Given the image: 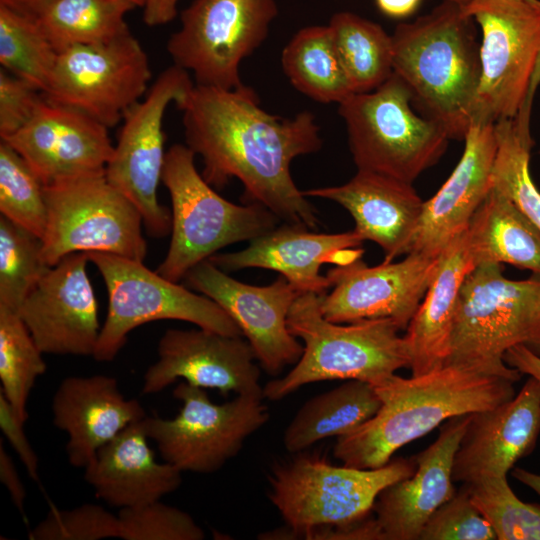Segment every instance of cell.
<instances>
[{
    "label": "cell",
    "mask_w": 540,
    "mask_h": 540,
    "mask_svg": "<svg viewBox=\"0 0 540 540\" xmlns=\"http://www.w3.org/2000/svg\"><path fill=\"white\" fill-rule=\"evenodd\" d=\"M302 192L345 208L354 219V231L363 241L376 243L387 262L407 254L424 205L411 183L363 170L340 186Z\"/></svg>",
    "instance_id": "484cf974"
},
{
    "label": "cell",
    "mask_w": 540,
    "mask_h": 540,
    "mask_svg": "<svg viewBox=\"0 0 540 540\" xmlns=\"http://www.w3.org/2000/svg\"><path fill=\"white\" fill-rule=\"evenodd\" d=\"M149 58L130 29L98 43L58 52L46 100L84 112L106 127L141 100L151 79Z\"/></svg>",
    "instance_id": "9a60e30c"
},
{
    "label": "cell",
    "mask_w": 540,
    "mask_h": 540,
    "mask_svg": "<svg viewBox=\"0 0 540 540\" xmlns=\"http://www.w3.org/2000/svg\"><path fill=\"white\" fill-rule=\"evenodd\" d=\"M498 540H540V505L518 498L507 477L465 484Z\"/></svg>",
    "instance_id": "f35d334b"
},
{
    "label": "cell",
    "mask_w": 540,
    "mask_h": 540,
    "mask_svg": "<svg viewBox=\"0 0 540 540\" xmlns=\"http://www.w3.org/2000/svg\"><path fill=\"white\" fill-rule=\"evenodd\" d=\"M451 1L459 5L462 9H465L479 0H451ZM532 1H535V0H532Z\"/></svg>",
    "instance_id": "f5cc1de1"
},
{
    "label": "cell",
    "mask_w": 540,
    "mask_h": 540,
    "mask_svg": "<svg viewBox=\"0 0 540 540\" xmlns=\"http://www.w3.org/2000/svg\"><path fill=\"white\" fill-rule=\"evenodd\" d=\"M357 170L413 182L442 157L446 130L414 111L406 83L393 74L376 89L338 104Z\"/></svg>",
    "instance_id": "ba28073f"
},
{
    "label": "cell",
    "mask_w": 540,
    "mask_h": 540,
    "mask_svg": "<svg viewBox=\"0 0 540 540\" xmlns=\"http://www.w3.org/2000/svg\"><path fill=\"white\" fill-rule=\"evenodd\" d=\"M22 421L9 403L4 394L0 391V428L16 454L21 459L28 474L35 481H38L39 461L26 434Z\"/></svg>",
    "instance_id": "ee69618b"
},
{
    "label": "cell",
    "mask_w": 540,
    "mask_h": 540,
    "mask_svg": "<svg viewBox=\"0 0 540 540\" xmlns=\"http://www.w3.org/2000/svg\"><path fill=\"white\" fill-rule=\"evenodd\" d=\"M514 384L456 364L409 378L394 374L374 386L381 401L375 415L337 437L334 457L349 467H382L397 450L448 419L511 399L515 395Z\"/></svg>",
    "instance_id": "7a4b0ae2"
},
{
    "label": "cell",
    "mask_w": 540,
    "mask_h": 540,
    "mask_svg": "<svg viewBox=\"0 0 540 540\" xmlns=\"http://www.w3.org/2000/svg\"><path fill=\"white\" fill-rule=\"evenodd\" d=\"M47 223L42 237L52 267L76 252H102L143 261L147 243L135 205L105 173L45 185Z\"/></svg>",
    "instance_id": "30bf717a"
},
{
    "label": "cell",
    "mask_w": 540,
    "mask_h": 540,
    "mask_svg": "<svg viewBox=\"0 0 540 540\" xmlns=\"http://www.w3.org/2000/svg\"><path fill=\"white\" fill-rule=\"evenodd\" d=\"M363 240L354 231L317 233L303 225L283 223L249 241L236 252L208 260L229 273L246 268L278 272L301 293H327L331 284L320 274L323 264L345 265L362 258Z\"/></svg>",
    "instance_id": "44dd1931"
},
{
    "label": "cell",
    "mask_w": 540,
    "mask_h": 540,
    "mask_svg": "<svg viewBox=\"0 0 540 540\" xmlns=\"http://www.w3.org/2000/svg\"><path fill=\"white\" fill-rule=\"evenodd\" d=\"M539 433L540 383L529 377L511 399L471 414L454 458V482L507 477L533 451Z\"/></svg>",
    "instance_id": "7402d4cb"
},
{
    "label": "cell",
    "mask_w": 540,
    "mask_h": 540,
    "mask_svg": "<svg viewBox=\"0 0 540 540\" xmlns=\"http://www.w3.org/2000/svg\"><path fill=\"white\" fill-rule=\"evenodd\" d=\"M43 354L18 312L0 308V391L24 422L31 390L47 369Z\"/></svg>",
    "instance_id": "e575fe53"
},
{
    "label": "cell",
    "mask_w": 540,
    "mask_h": 540,
    "mask_svg": "<svg viewBox=\"0 0 540 540\" xmlns=\"http://www.w3.org/2000/svg\"><path fill=\"white\" fill-rule=\"evenodd\" d=\"M58 52L28 15L0 4V63L42 93L50 83Z\"/></svg>",
    "instance_id": "d590c367"
},
{
    "label": "cell",
    "mask_w": 540,
    "mask_h": 540,
    "mask_svg": "<svg viewBox=\"0 0 540 540\" xmlns=\"http://www.w3.org/2000/svg\"><path fill=\"white\" fill-rule=\"evenodd\" d=\"M127 0H46L30 14L57 52L103 42L129 29Z\"/></svg>",
    "instance_id": "1f68e13d"
},
{
    "label": "cell",
    "mask_w": 540,
    "mask_h": 540,
    "mask_svg": "<svg viewBox=\"0 0 540 540\" xmlns=\"http://www.w3.org/2000/svg\"><path fill=\"white\" fill-rule=\"evenodd\" d=\"M179 0H145L143 20L149 26H159L172 21L177 15Z\"/></svg>",
    "instance_id": "7dc6e473"
},
{
    "label": "cell",
    "mask_w": 540,
    "mask_h": 540,
    "mask_svg": "<svg viewBox=\"0 0 540 540\" xmlns=\"http://www.w3.org/2000/svg\"><path fill=\"white\" fill-rule=\"evenodd\" d=\"M49 268L42 239L0 215V308L18 312Z\"/></svg>",
    "instance_id": "8d00e7d4"
},
{
    "label": "cell",
    "mask_w": 540,
    "mask_h": 540,
    "mask_svg": "<svg viewBox=\"0 0 540 540\" xmlns=\"http://www.w3.org/2000/svg\"><path fill=\"white\" fill-rule=\"evenodd\" d=\"M46 0H0V4L24 14H30Z\"/></svg>",
    "instance_id": "f907efd6"
},
{
    "label": "cell",
    "mask_w": 540,
    "mask_h": 540,
    "mask_svg": "<svg viewBox=\"0 0 540 540\" xmlns=\"http://www.w3.org/2000/svg\"><path fill=\"white\" fill-rule=\"evenodd\" d=\"M415 469L414 458H396L373 469L335 466L309 454L278 463L268 477V497L286 528L264 532L258 538L287 539L320 526L351 527L370 516L384 488L410 477Z\"/></svg>",
    "instance_id": "8992f818"
},
{
    "label": "cell",
    "mask_w": 540,
    "mask_h": 540,
    "mask_svg": "<svg viewBox=\"0 0 540 540\" xmlns=\"http://www.w3.org/2000/svg\"><path fill=\"white\" fill-rule=\"evenodd\" d=\"M158 360L143 377L142 394L161 392L178 378L223 394L263 393L255 353L241 336L198 327L168 329L159 340Z\"/></svg>",
    "instance_id": "d6986e66"
},
{
    "label": "cell",
    "mask_w": 540,
    "mask_h": 540,
    "mask_svg": "<svg viewBox=\"0 0 540 540\" xmlns=\"http://www.w3.org/2000/svg\"><path fill=\"white\" fill-rule=\"evenodd\" d=\"M393 72L409 87L413 107L450 140H464L481 74L474 19L444 0L392 34Z\"/></svg>",
    "instance_id": "3957f363"
},
{
    "label": "cell",
    "mask_w": 540,
    "mask_h": 540,
    "mask_svg": "<svg viewBox=\"0 0 540 540\" xmlns=\"http://www.w3.org/2000/svg\"><path fill=\"white\" fill-rule=\"evenodd\" d=\"M187 286L215 301L234 320L250 343L261 367L273 376L295 364L303 345L287 326L289 310L303 293L279 274L266 286L240 282L210 260L184 277Z\"/></svg>",
    "instance_id": "2e32d148"
},
{
    "label": "cell",
    "mask_w": 540,
    "mask_h": 540,
    "mask_svg": "<svg viewBox=\"0 0 540 540\" xmlns=\"http://www.w3.org/2000/svg\"><path fill=\"white\" fill-rule=\"evenodd\" d=\"M496 534L463 487L427 520L419 540H493Z\"/></svg>",
    "instance_id": "b9f144b4"
},
{
    "label": "cell",
    "mask_w": 540,
    "mask_h": 540,
    "mask_svg": "<svg viewBox=\"0 0 540 540\" xmlns=\"http://www.w3.org/2000/svg\"><path fill=\"white\" fill-rule=\"evenodd\" d=\"M512 475L516 480H518L522 484L535 491L538 495H540V474L528 471L523 468H515L512 471Z\"/></svg>",
    "instance_id": "681fc988"
},
{
    "label": "cell",
    "mask_w": 540,
    "mask_h": 540,
    "mask_svg": "<svg viewBox=\"0 0 540 540\" xmlns=\"http://www.w3.org/2000/svg\"><path fill=\"white\" fill-rule=\"evenodd\" d=\"M127 1L133 3L136 7L137 6L143 7L145 0H127Z\"/></svg>",
    "instance_id": "db71d44e"
},
{
    "label": "cell",
    "mask_w": 540,
    "mask_h": 540,
    "mask_svg": "<svg viewBox=\"0 0 540 540\" xmlns=\"http://www.w3.org/2000/svg\"><path fill=\"white\" fill-rule=\"evenodd\" d=\"M186 145L202 158V176L222 189L237 178L250 203L269 209L281 221L317 228L316 209L296 186L290 165L322 147L315 116L290 118L268 113L256 92L242 85L222 89L194 85L184 103Z\"/></svg>",
    "instance_id": "6da1fadb"
},
{
    "label": "cell",
    "mask_w": 540,
    "mask_h": 540,
    "mask_svg": "<svg viewBox=\"0 0 540 540\" xmlns=\"http://www.w3.org/2000/svg\"><path fill=\"white\" fill-rule=\"evenodd\" d=\"M148 439L142 419L98 450L84 468V478L98 499L122 509L160 500L179 488L182 471L157 462Z\"/></svg>",
    "instance_id": "4316f807"
},
{
    "label": "cell",
    "mask_w": 540,
    "mask_h": 540,
    "mask_svg": "<svg viewBox=\"0 0 540 540\" xmlns=\"http://www.w3.org/2000/svg\"><path fill=\"white\" fill-rule=\"evenodd\" d=\"M31 540H100L120 538L118 515L86 503L68 510L52 508L28 535Z\"/></svg>",
    "instance_id": "60d3db41"
},
{
    "label": "cell",
    "mask_w": 540,
    "mask_h": 540,
    "mask_svg": "<svg viewBox=\"0 0 540 540\" xmlns=\"http://www.w3.org/2000/svg\"><path fill=\"white\" fill-rule=\"evenodd\" d=\"M87 255L108 293L107 315L92 355L96 361H112L128 334L151 321L181 320L224 335H243L215 301L150 270L143 261L102 252Z\"/></svg>",
    "instance_id": "9c48e42d"
},
{
    "label": "cell",
    "mask_w": 540,
    "mask_h": 540,
    "mask_svg": "<svg viewBox=\"0 0 540 540\" xmlns=\"http://www.w3.org/2000/svg\"><path fill=\"white\" fill-rule=\"evenodd\" d=\"M380 404L373 385L348 380L302 405L284 431V447L301 453L322 439L343 436L373 417Z\"/></svg>",
    "instance_id": "f546056e"
},
{
    "label": "cell",
    "mask_w": 540,
    "mask_h": 540,
    "mask_svg": "<svg viewBox=\"0 0 540 540\" xmlns=\"http://www.w3.org/2000/svg\"><path fill=\"white\" fill-rule=\"evenodd\" d=\"M53 424L68 436L69 463L86 468L98 450L147 415L140 402L127 399L118 381L107 375L70 376L55 391Z\"/></svg>",
    "instance_id": "d4e9b609"
},
{
    "label": "cell",
    "mask_w": 540,
    "mask_h": 540,
    "mask_svg": "<svg viewBox=\"0 0 540 540\" xmlns=\"http://www.w3.org/2000/svg\"><path fill=\"white\" fill-rule=\"evenodd\" d=\"M540 86V53L535 65V69L532 75L529 92H528V99H527V107L532 108L533 99L536 93V90Z\"/></svg>",
    "instance_id": "816d5d0a"
},
{
    "label": "cell",
    "mask_w": 540,
    "mask_h": 540,
    "mask_svg": "<svg viewBox=\"0 0 540 540\" xmlns=\"http://www.w3.org/2000/svg\"><path fill=\"white\" fill-rule=\"evenodd\" d=\"M0 212L41 239L47 223L45 185L27 161L0 141Z\"/></svg>",
    "instance_id": "74e56055"
},
{
    "label": "cell",
    "mask_w": 540,
    "mask_h": 540,
    "mask_svg": "<svg viewBox=\"0 0 540 540\" xmlns=\"http://www.w3.org/2000/svg\"><path fill=\"white\" fill-rule=\"evenodd\" d=\"M0 480L8 490L14 505L24 516L26 490L11 456L3 447L2 441L0 442Z\"/></svg>",
    "instance_id": "f6af8a7d"
},
{
    "label": "cell",
    "mask_w": 540,
    "mask_h": 540,
    "mask_svg": "<svg viewBox=\"0 0 540 540\" xmlns=\"http://www.w3.org/2000/svg\"><path fill=\"white\" fill-rule=\"evenodd\" d=\"M474 267L509 264L540 276V231L506 194L491 187L467 227Z\"/></svg>",
    "instance_id": "f1b7e54d"
},
{
    "label": "cell",
    "mask_w": 540,
    "mask_h": 540,
    "mask_svg": "<svg viewBox=\"0 0 540 540\" xmlns=\"http://www.w3.org/2000/svg\"><path fill=\"white\" fill-rule=\"evenodd\" d=\"M375 5L384 16L402 20L412 16L423 0H374Z\"/></svg>",
    "instance_id": "c3c4849f"
},
{
    "label": "cell",
    "mask_w": 540,
    "mask_h": 540,
    "mask_svg": "<svg viewBox=\"0 0 540 540\" xmlns=\"http://www.w3.org/2000/svg\"><path fill=\"white\" fill-rule=\"evenodd\" d=\"M123 540H202L205 534L190 514L160 500L122 508L118 513Z\"/></svg>",
    "instance_id": "ab89813d"
},
{
    "label": "cell",
    "mask_w": 540,
    "mask_h": 540,
    "mask_svg": "<svg viewBox=\"0 0 540 540\" xmlns=\"http://www.w3.org/2000/svg\"><path fill=\"white\" fill-rule=\"evenodd\" d=\"M277 14L275 0H194L182 11L167 51L195 85L238 88L241 62L264 42Z\"/></svg>",
    "instance_id": "5bb4252c"
},
{
    "label": "cell",
    "mask_w": 540,
    "mask_h": 540,
    "mask_svg": "<svg viewBox=\"0 0 540 540\" xmlns=\"http://www.w3.org/2000/svg\"><path fill=\"white\" fill-rule=\"evenodd\" d=\"M328 25L354 93L372 91L393 74L392 35L382 26L347 11Z\"/></svg>",
    "instance_id": "d6a6232c"
},
{
    "label": "cell",
    "mask_w": 540,
    "mask_h": 540,
    "mask_svg": "<svg viewBox=\"0 0 540 540\" xmlns=\"http://www.w3.org/2000/svg\"><path fill=\"white\" fill-rule=\"evenodd\" d=\"M439 256L411 252L399 262L368 266L362 259L335 265L326 276L332 291L321 295L322 315L334 323L388 318L406 330L433 276Z\"/></svg>",
    "instance_id": "e0dca14e"
},
{
    "label": "cell",
    "mask_w": 540,
    "mask_h": 540,
    "mask_svg": "<svg viewBox=\"0 0 540 540\" xmlns=\"http://www.w3.org/2000/svg\"><path fill=\"white\" fill-rule=\"evenodd\" d=\"M463 11L481 29V74L472 119L531 114L527 99L540 53V0H479Z\"/></svg>",
    "instance_id": "8fae6325"
},
{
    "label": "cell",
    "mask_w": 540,
    "mask_h": 540,
    "mask_svg": "<svg viewBox=\"0 0 540 540\" xmlns=\"http://www.w3.org/2000/svg\"><path fill=\"white\" fill-rule=\"evenodd\" d=\"M504 362L522 375L526 374L540 383V356L527 347L517 345L509 348L504 356Z\"/></svg>",
    "instance_id": "bcb514c9"
},
{
    "label": "cell",
    "mask_w": 540,
    "mask_h": 540,
    "mask_svg": "<svg viewBox=\"0 0 540 540\" xmlns=\"http://www.w3.org/2000/svg\"><path fill=\"white\" fill-rule=\"evenodd\" d=\"M464 143L461 158L450 176L431 198L424 201L407 254L439 256L456 235L467 229L491 189L497 152L495 123L472 119Z\"/></svg>",
    "instance_id": "cb8c5ba5"
},
{
    "label": "cell",
    "mask_w": 540,
    "mask_h": 540,
    "mask_svg": "<svg viewBox=\"0 0 540 540\" xmlns=\"http://www.w3.org/2000/svg\"><path fill=\"white\" fill-rule=\"evenodd\" d=\"M173 396L182 403L173 419L146 416L143 424L163 460L182 472H216L270 418L263 393L238 394L215 404L204 388L184 381Z\"/></svg>",
    "instance_id": "4fadbf2b"
},
{
    "label": "cell",
    "mask_w": 540,
    "mask_h": 540,
    "mask_svg": "<svg viewBox=\"0 0 540 540\" xmlns=\"http://www.w3.org/2000/svg\"><path fill=\"white\" fill-rule=\"evenodd\" d=\"M539 154H540V152H539Z\"/></svg>",
    "instance_id": "11a10c76"
},
{
    "label": "cell",
    "mask_w": 540,
    "mask_h": 540,
    "mask_svg": "<svg viewBox=\"0 0 540 540\" xmlns=\"http://www.w3.org/2000/svg\"><path fill=\"white\" fill-rule=\"evenodd\" d=\"M195 83L189 72L172 65L163 70L144 97L123 115L111 159L105 168L107 181L140 212L153 238L171 232V211L159 203L158 186L166 152L164 115L167 107L181 106Z\"/></svg>",
    "instance_id": "7c38bea8"
},
{
    "label": "cell",
    "mask_w": 540,
    "mask_h": 540,
    "mask_svg": "<svg viewBox=\"0 0 540 540\" xmlns=\"http://www.w3.org/2000/svg\"><path fill=\"white\" fill-rule=\"evenodd\" d=\"M517 345L540 356V276L512 280L503 274L502 264L475 266L459 292L446 364L516 383L522 374L503 356Z\"/></svg>",
    "instance_id": "5b68a950"
},
{
    "label": "cell",
    "mask_w": 540,
    "mask_h": 540,
    "mask_svg": "<svg viewBox=\"0 0 540 540\" xmlns=\"http://www.w3.org/2000/svg\"><path fill=\"white\" fill-rule=\"evenodd\" d=\"M473 268L466 229L440 253L433 279L403 336L412 376L426 374L446 364L459 292Z\"/></svg>",
    "instance_id": "83f0119b"
},
{
    "label": "cell",
    "mask_w": 540,
    "mask_h": 540,
    "mask_svg": "<svg viewBox=\"0 0 540 540\" xmlns=\"http://www.w3.org/2000/svg\"><path fill=\"white\" fill-rule=\"evenodd\" d=\"M195 155L187 145L174 144L162 170L172 204L171 240L156 271L174 282L220 249L251 241L280 221L261 204L238 205L220 196L197 171Z\"/></svg>",
    "instance_id": "52a82bcc"
},
{
    "label": "cell",
    "mask_w": 540,
    "mask_h": 540,
    "mask_svg": "<svg viewBox=\"0 0 540 540\" xmlns=\"http://www.w3.org/2000/svg\"><path fill=\"white\" fill-rule=\"evenodd\" d=\"M44 185L105 173L114 145L108 127L44 97L32 119L7 139Z\"/></svg>",
    "instance_id": "ffe728a7"
},
{
    "label": "cell",
    "mask_w": 540,
    "mask_h": 540,
    "mask_svg": "<svg viewBox=\"0 0 540 540\" xmlns=\"http://www.w3.org/2000/svg\"><path fill=\"white\" fill-rule=\"evenodd\" d=\"M283 71L300 93L321 103H341L354 93L329 25L300 29L281 55Z\"/></svg>",
    "instance_id": "4dcf8cb0"
},
{
    "label": "cell",
    "mask_w": 540,
    "mask_h": 540,
    "mask_svg": "<svg viewBox=\"0 0 540 540\" xmlns=\"http://www.w3.org/2000/svg\"><path fill=\"white\" fill-rule=\"evenodd\" d=\"M86 252L50 267L18 314L44 354L92 356L101 331Z\"/></svg>",
    "instance_id": "ac0fdd59"
},
{
    "label": "cell",
    "mask_w": 540,
    "mask_h": 540,
    "mask_svg": "<svg viewBox=\"0 0 540 540\" xmlns=\"http://www.w3.org/2000/svg\"><path fill=\"white\" fill-rule=\"evenodd\" d=\"M470 417L445 421L437 439L414 457V473L380 492L372 510L379 540H419L430 516L456 493L454 458Z\"/></svg>",
    "instance_id": "603a6c76"
},
{
    "label": "cell",
    "mask_w": 540,
    "mask_h": 540,
    "mask_svg": "<svg viewBox=\"0 0 540 540\" xmlns=\"http://www.w3.org/2000/svg\"><path fill=\"white\" fill-rule=\"evenodd\" d=\"M40 92L29 82L0 69L1 139L14 135L32 119L44 100Z\"/></svg>",
    "instance_id": "7bdbcfd3"
},
{
    "label": "cell",
    "mask_w": 540,
    "mask_h": 540,
    "mask_svg": "<svg viewBox=\"0 0 540 540\" xmlns=\"http://www.w3.org/2000/svg\"><path fill=\"white\" fill-rule=\"evenodd\" d=\"M497 152L492 186L502 191L531 219L540 231V191L530 173L534 141L530 119L517 115L495 122Z\"/></svg>",
    "instance_id": "836d02e7"
},
{
    "label": "cell",
    "mask_w": 540,
    "mask_h": 540,
    "mask_svg": "<svg viewBox=\"0 0 540 540\" xmlns=\"http://www.w3.org/2000/svg\"><path fill=\"white\" fill-rule=\"evenodd\" d=\"M321 295L301 294L291 306L287 326L303 341L294 367L263 387V396L279 401L300 387L324 380H360L375 386L401 368L410 357L399 326L391 319L334 323L320 308Z\"/></svg>",
    "instance_id": "277c9868"
}]
</instances>
